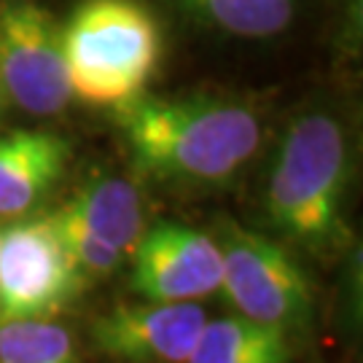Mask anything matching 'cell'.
<instances>
[{
	"label": "cell",
	"mask_w": 363,
	"mask_h": 363,
	"mask_svg": "<svg viewBox=\"0 0 363 363\" xmlns=\"http://www.w3.org/2000/svg\"><path fill=\"white\" fill-rule=\"evenodd\" d=\"M118 127L135 164L159 181L220 183L256 154L261 127L245 105L218 97H132Z\"/></svg>",
	"instance_id": "1"
},
{
	"label": "cell",
	"mask_w": 363,
	"mask_h": 363,
	"mask_svg": "<svg viewBox=\"0 0 363 363\" xmlns=\"http://www.w3.org/2000/svg\"><path fill=\"white\" fill-rule=\"evenodd\" d=\"M0 363H76L73 339L52 320H3Z\"/></svg>",
	"instance_id": "12"
},
{
	"label": "cell",
	"mask_w": 363,
	"mask_h": 363,
	"mask_svg": "<svg viewBox=\"0 0 363 363\" xmlns=\"http://www.w3.org/2000/svg\"><path fill=\"white\" fill-rule=\"evenodd\" d=\"M223 256L208 234L162 223L135 242L132 288L148 301H191L220 288Z\"/></svg>",
	"instance_id": "7"
},
{
	"label": "cell",
	"mask_w": 363,
	"mask_h": 363,
	"mask_svg": "<svg viewBox=\"0 0 363 363\" xmlns=\"http://www.w3.org/2000/svg\"><path fill=\"white\" fill-rule=\"evenodd\" d=\"M350 178L345 132L325 113H307L286 132L267 189L269 218L310 247L334 245Z\"/></svg>",
	"instance_id": "2"
},
{
	"label": "cell",
	"mask_w": 363,
	"mask_h": 363,
	"mask_svg": "<svg viewBox=\"0 0 363 363\" xmlns=\"http://www.w3.org/2000/svg\"><path fill=\"white\" fill-rule=\"evenodd\" d=\"M84 283L86 277L65 253L49 216L0 232V323L52 320Z\"/></svg>",
	"instance_id": "4"
},
{
	"label": "cell",
	"mask_w": 363,
	"mask_h": 363,
	"mask_svg": "<svg viewBox=\"0 0 363 363\" xmlns=\"http://www.w3.org/2000/svg\"><path fill=\"white\" fill-rule=\"evenodd\" d=\"M49 218H52L65 253L84 277H103V274H111L113 269H118L124 253H118L116 247L105 245L100 237H94L65 205L54 210Z\"/></svg>",
	"instance_id": "14"
},
{
	"label": "cell",
	"mask_w": 363,
	"mask_h": 363,
	"mask_svg": "<svg viewBox=\"0 0 363 363\" xmlns=\"http://www.w3.org/2000/svg\"><path fill=\"white\" fill-rule=\"evenodd\" d=\"M70 156L65 138L19 130L0 138V216H22L62 178Z\"/></svg>",
	"instance_id": "9"
},
{
	"label": "cell",
	"mask_w": 363,
	"mask_h": 363,
	"mask_svg": "<svg viewBox=\"0 0 363 363\" xmlns=\"http://www.w3.org/2000/svg\"><path fill=\"white\" fill-rule=\"evenodd\" d=\"M199 11H205L223 30L237 35H274L291 22V0H194Z\"/></svg>",
	"instance_id": "13"
},
{
	"label": "cell",
	"mask_w": 363,
	"mask_h": 363,
	"mask_svg": "<svg viewBox=\"0 0 363 363\" xmlns=\"http://www.w3.org/2000/svg\"><path fill=\"white\" fill-rule=\"evenodd\" d=\"M70 89L121 105L138 97L159 62V27L138 0H84L62 27Z\"/></svg>",
	"instance_id": "3"
},
{
	"label": "cell",
	"mask_w": 363,
	"mask_h": 363,
	"mask_svg": "<svg viewBox=\"0 0 363 363\" xmlns=\"http://www.w3.org/2000/svg\"><path fill=\"white\" fill-rule=\"evenodd\" d=\"M220 256V288L240 315L280 328L304 325L312 318L310 280L277 242L240 226H226Z\"/></svg>",
	"instance_id": "6"
},
{
	"label": "cell",
	"mask_w": 363,
	"mask_h": 363,
	"mask_svg": "<svg viewBox=\"0 0 363 363\" xmlns=\"http://www.w3.org/2000/svg\"><path fill=\"white\" fill-rule=\"evenodd\" d=\"M286 328L250 320L245 315L220 318L199 331L189 363H288Z\"/></svg>",
	"instance_id": "11"
},
{
	"label": "cell",
	"mask_w": 363,
	"mask_h": 363,
	"mask_svg": "<svg viewBox=\"0 0 363 363\" xmlns=\"http://www.w3.org/2000/svg\"><path fill=\"white\" fill-rule=\"evenodd\" d=\"M208 323L194 301L121 304L91 320V342L103 352L132 363H181L194 350Z\"/></svg>",
	"instance_id": "8"
},
{
	"label": "cell",
	"mask_w": 363,
	"mask_h": 363,
	"mask_svg": "<svg viewBox=\"0 0 363 363\" xmlns=\"http://www.w3.org/2000/svg\"><path fill=\"white\" fill-rule=\"evenodd\" d=\"M105 245L127 253L143 234V208L132 183L121 178H89L65 205Z\"/></svg>",
	"instance_id": "10"
},
{
	"label": "cell",
	"mask_w": 363,
	"mask_h": 363,
	"mask_svg": "<svg viewBox=\"0 0 363 363\" xmlns=\"http://www.w3.org/2000/svg\"><path fill=\"white\" fill-rule=\"evenodd\" d=\"M0 81L35 116L60 113L73 94L62 25L38 0H0Z\"/></svg>",
	"instance_id": "5"
}]
</instances>
